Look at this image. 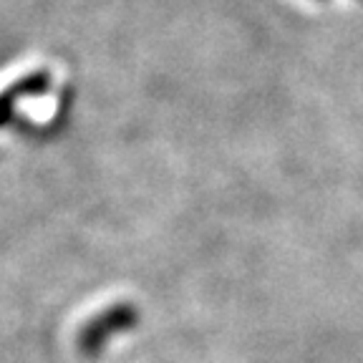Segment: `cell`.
Masks as SVG:
<instances>
[{"label": "cell", "instance_id": "6da1fadb", "mask_svg": "<svg viewBox=\"0 0 363 363\" xmlns=\"http://www.w3.org/2000/svg\"><path fill=\"white\" fill-rule=\"evenodd\" d=\"M139 325V311L131 303H116L104 313L94 315L79 330V351L89 358H96L106 351L113 335H124Z\"/></svg>", "mask_w": 363, "mask_h": 363}]
</instances>
